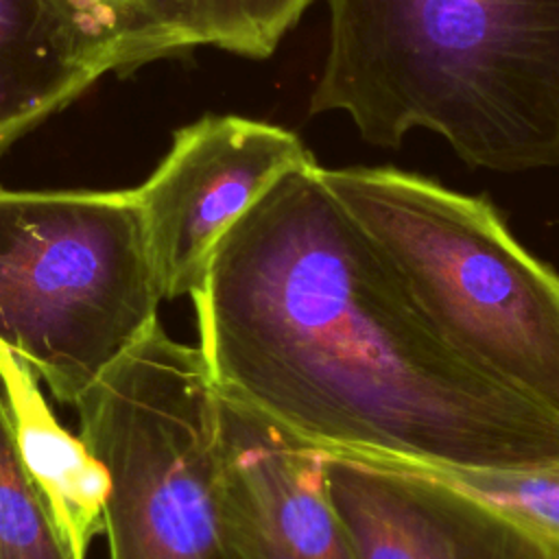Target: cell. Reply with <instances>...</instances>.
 <instances>
[{"instance_id":"cell-7","label":"cell","mask_w":559,"mask_h":559,"mask_svg":"<svg viewBox=\"0 0 559 559\" xmlns=\"http://www.w3.org/2000/svg\"><path fill=\"white\" fill-rule=\"evenodd\" d=\"M356 559H559L515 520L428 469L328 452Z\"/></svg>"},{"instance_id":"cell-3","label":"cell","mask_w":559,"mask_h":559,"mask_svg":"<svg viewBox=\"0 0 559 559\" xmlns=\"http://www.w3.org/2000/svg\"><path fill=\"white\" fill-rule=\"evenodd\" d=\"M419 308L476 367L559 415V275L485 197L393 166L321 168Z\"/></svg>"},{"instance_id":"cell-1","label":"cell","mask_w":559,"mask_h":559,"mask_svg":"<svg viewBox=\"0 0 559 559\" xmlns=\"http://www.w3.org/2000/svg\"><path fill=\"white\" fill-rule=\"evenodd\" d=\"M192 301L214 386L317 448L452 469L559 461V415L443 338L317 162L225 231Z\"/></svg>"},{"instance_id":"cell-2","label":"cell","mask_w":559,"mask_h":559,"mask_svg":"<svg viewBox=\"0 0 559 559\" xmlns=\"http://www.w3.org/2000/svg\"><path fill=\"white\" fill-rule=\"evenodd\" d=\"M310 114L343 111L367 144L437 133L467 166H559V0H325Z\"/></svg>"},{"instance_id":"cell-14","label":"cell","mask_w":559,"mask_h":559,"mask_svg":"<svg viewBox=\"0 0 559 559\" xmlns=\"http://www.w3.org/2000/svg\"><path fill=\"white\" fill-rule=\"evenodd\" d=\"M402 463V461H400ZM496 507L559 557V461L526 469H452L413 463Z\"/></svg>"},{"instance_id":"cell-9","label":"cell","mask_w":559,"mask_h":559,"mask_svg":"<svg viewBox=\"0 0 559 559\" xmlns=\"http://www.w3.org/2000/svg\"><path fill=\"white\" fill-rule=\"evenodd\" d=\"M114 72L57 0H0V155Z\"/></svg>"},{"instance_id":"cell-4","label":"cell","mask_w":559,"mask_h":559,"mask_svg":"<svg viewBox=\"0 0 559 559\" xmlns=\"http://www.w3.org/2000/svg\"><path fill=\"white\" fill-rule=\"evenodd\" d=\"M135 190L0 188V343L76 404L159 323Z\"/></svg>"},{"instance_id":"cell-10","label":"cell","mask_w":559,"mask_h":559,"mask_svg":"<svg viewBox=\"0 0 559 559\" xmlns=\"http://www.w3.org/2000/svg\"><path fill=\"white\" fill-rule=\"evenodd\" d=\"M0 384L20 459L72 557L85 559L94 535L105 531L109 472L81 435L55 419L31 362L2 343Z\"/></svg>"},{"instance_id":"cell-13","label":"cell","mask_w":559,"mask_h":559,"mask_svg":"<svg viewBox=\"0 0 559 559\" xmlns=\"http://www.w3.org/2000/svg\"><path fill=\"white\" fill-rule=\"evenodd\" d=\"M0 559H74L28 476L0 384Z\"/></svg>"},{"instance_id":"cell-8","label":"cell","mask_w":559,"mask_h":559,"mask_svg":"<svg viewBox=\"0 0 559 559\" xmlns=\"http://www.w3.org/2000/svg\"><path fill=\"white\" fill-rule=\"evenodd\" d=\"M218 437L225 487L249 559H356L328 489V450L221 391Z\"/></svg>"},{"instance_id":"cell-6","label":"cell","mask_w":559,"mask_h":559,"mask_svg":"<svg viewBox=\"0 0 559 559\" xmlns=\"http://www.w3.org/2000/svg\"><path fill=\"white\" fill-rule=\"evenodd\" d=\"M314 162L297 133L242 116H203L133 188L164 299L194 295L225 231L286 170Z\"/></svg>"},{"instance_id":"cell-12","label":"cell","mask_w":559,"mask_h":559,"mask_svg":"<svg viewBox=\"0 0 559 559\" xmlns=\"http://www.w3.org/2000/svg\"><path fill=\"white\" fill-rule=\"evenodd\" d=\"M312 0H177L188 48L221 50L264 59L297 24Z\"/></svg>"},{"instance_id":"cell-5","label":"cell","mask_w":559,"mask_h":559,"mask_svg":"<svg viewBox=\"0 0 559 559\" xmlns=\"http://www.w3.org/2000/svg\"><path fill=\"white\" fill-rule=\"evenodd\" d=\"M74 406L79 435L109 472V559H249L199 347L157 323Z\"/></svg>"},{"instance_id":"cell-11","label":"cell","mask_w":559,"mask_h":559,"mask_svg":"<svg viewBox=\"0 0 559 559\" xmlns=\"http://www.w3.org/2000/svg\"><path fill=\"white\" fill-rule=\"evenodd\" d=\"M63 11L107 52L114 72L186 55L177 0H57Z\"/></svg>"}]
</instances>
